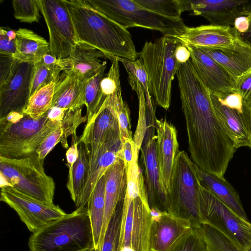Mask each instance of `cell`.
<instances>
[{
  "label": "cell",
  "mask_w": 251,
  "mask_h": 251,
  "mask_svg": "<svg viewBox=\"0 0 251 251\" xmlns=\"http://www.w3.org/2000/svg\"><path fill=\"white\" fill-rule=\"evenodd\" d=\"M176 76L191 160L203 171L224 177L236 149L216 114L210 92L190 60L180 66Z\"/></svg>",
  "instance_id": "1"
},
{
  "label": "cell",
  "mask_w": 251,
  "mask_h": 251,
  "mask_svg": "<svg viewBox=\"0 0 251 251\" xmlns=\"http://www.w3.org/2000/svg\"><path fill=\"white\" fill-rule=\"evenodd\" d=\"M70 14L77 41L114 57L135 61L139 57L127 28L94 8L87 0H64Z\"/></svg>",
  "instance_id": "2"
},
{
  "label": "cell",
  "mask_w": 251,
  "mask_h": 251,
  "mask_svg": "<svg viewBox=\"0 0 251 251\" xmlns=\"http://www.w3.org/2000/svg\"><path fill=\"white\" fill-rule=\"evenodd\" d=\"M29 251H88L94 248L87 207L76 208L32 233Z\"/></svg>",
  "instance_id": "3"
},
{
  "label": "cell",
  "mask_w": 251,
  "mask_h": 251,
  "mask_svg": "<svg viewBox=\"0 0 251 251\" xmlns=\"http://www.w3.org/2000/svg\"><path fill=\"white\" fill-rule=\"evenodd\" d=\"M61 124L50 121L47 112L39 119L24 112H12L0 118V156L17 159L36 153Z\"/></svg>",
  "instance_id": "4"
},
{
  "label": "cell",
  "mask_w": 251,
  "mask_h": 251,
  "mask_svg": "<svg viewBox=\"0 0 251 251\" xmlns=\"http://www.w3.org/2000/svg\"><path fill=\"white\" fill-rule=\"evenodd\" d=\"M179 43L163 35L154 41H146L139 52L147 74L150 93L155 103L165 109L170 107L172 81L181 65L175 56Z\"/></svg>",
  "instance_id": "5"
},
{
  "label": "cell",
  "mask_w": 251,
  "mask_h": 251,
  "mask_svg": "<svg viewBox=\"0 0 251 251\" xmlns=\"http://www.w3.org/2000/svg\"><path fill=\"white\" fill-rule=\"evenodd\" d=\"M195 164L184 151L177 153L167 194L168 213L189 221L198 228L203 221L200 212L201 184Z\"/></svg>",
  "instance_id": "6"
},
{
  "label": "cell",
  "mask_w": 251,
  "mask_h": 251,
  "mask_svg": "<svg viewBox=\"0 0 251 251\" xmlns=\"http://www.w3.org/2000/svg\"><path fill=\"white\" fill-rule=\"evenodd\" d=\"M44 161L37 153L17 159L0 156V177L23 195L53 204L55 184L46 174Z\"/></svg>",
  "instance_id": "7"
},
{
  "label": "cell",
  "mask_w": 251,
  "mask_h": 251,
  "mask_svg": "<svg viewBox=\"0 0 251 251\" xmlns=\"http://www.w3.org/2000/svg\"><path fill=\"white\" fill-rule=\"evenodd\" d=\"M96 10L127 28L139 27L161 32L163 35L180 34L186 25L157 14L134 0H87Z\"/></svg>",
  "instance_id": "8"
},
{
  "label": "cell",
  "mask_w": 251,
  "mask_h": 251,
  "mask_svg": "<svg viewBox=\"0 0 251 251\" xmlns=\"http://www.w3.org/2000/svg\"><path fill=\"white\" fill-rule=\"evenodd\" d=\"M200 212L203 224L216 228L243 251L251 248V222L235 213L201 184Z\"/></svg>",
  "instance_id": "9"
},
{
  "label": "cell",
  "mask_w": 251,
  "mask_h": 251,
  "mask_svg": "<svg viewBox=\"0 0 251 251\" xmlns=\"http://www.w3.org/2000/svg\"><path fill=\"white\" fill-rule=\"evenodd\" d=\"M151 209L140 191L126 186L123 203L119 251H151Z\"/></svg>",
  "instance_id": "10"
},
{
  "label": "cell",
  "mask_w": 251,
  "mask_h": 251,
  "mask_svg": "<svg viewBox=\"0 0 251 251\" xmlns=\"http://www.w3.org/2000/svg\"><path fill=\"white\" fill-rule=\"evenodd\" d=\"M38 3L49 30L50 53L58 59L68 58L77 41L64 0H38Z\"/></svg>",
  "instance_id": "11"
},
{
  "label": "cell",
  "mask_w": 251,
  "mask_h": 251,
  "mask_svg": "<svg viewBox=\"0 0 251 251\" xmlns=\"http://www.w3.org/2000/svg\"><path fill=\"white\" fill-rule=\"evenodd\" d=\"M0 200L16 212L32 233L67 214L58 205L30 198L9 185L0 187Z\"/></svg>",
  "instance_id": "12"
},
{
  "label": "cell",
  "mask_w": 251,
  "mask_h": 251,
  "mask_svg": "<svg viewBox=\"0 0 251 251\" xmlns=\"http://www.w3.org/2000/svg\"><path fill=\"white\" fill-rule=\"evenodd\" d=\"M35 65L15 59L10 75L0 84V118L12 112H24L30 97Z\"/></svg>",
  "instance_id": "13"
},
{
  "label": "cell",
  "mask_w": 251,
  "mask_h": 251,
  "mask_svg": "<svg viewBox=\"0 0 251 251\" xmlns=\"http://www.w3.org/2000/svg\"><path fill=\"white\" fill-rule=\"evenodd\" d=\"M154 129L153 126L148 127L140 148L146 193L150 209L157 208L168 212L167 195L160 180Z\"/></svg>",
  "instance_id": "14"
},
{
  "label": "cell",
  "mask_w": 251,
  "mask_h": 251,
  "mask_svg": "<svg viewBox=\"0 0 251 251\" xmlns=\"http://www.w3.org/2000/svg\"><path fill=\"white\" fill-rule=\"evenodd\" d=\"M184 11L205 18L210 25L233 26L235 19L251 10V1L239 0H182Z\"/></svg>",
  "instance_id": "15"
},
{
  "label": "cell",
  "mask_w": 251,
  "mask_h": 251,
  "mask_svg": "<svg viewBox=\"0 0 251 251\" xmlns=\"http://www.w3.org/2000/svg\"><path fill=\"white\" fill-rule=\"evenodd\" d=\"M187 47L196 74L211 93L225 95L236 91V81L226 69L201 49Z\"/></svg>",
  "instance_id": "16"
},
{
  "label": "cell",
  "mask_w": 251,
  "mask_h": 251,
  "mask_svg": "<svg viewBox=\"0 0 251 251\" xmlns=\"http://www.w3.org/2000/svg\"><path fill=\"white\" fill-rule=\"evenodd\" d=\"M106 97L91 122L85 125L78 143H84L89 148V169L96 161L107 134L119 130L117 115L113 108L112 95Z\"/></svg>",
  "instance_id": "17"
},
{
  "label": "cell",
  "mask_w": 251,
  "mask_h": 251,
  "mask_svg": "<svg viewBox=\"0 0 251 251\" xmlns=\"http://www.w3.org/2000/svg\"><path fill=\"white\" fill-rule=\"evenodd\" d=\"M122 146L119 130L111 131L107 134L96 161L89 169L85 185L75 204L76 208L87 204L93 189L106 170L118 160L123 159Z\"/></svg>",
  "instance_id": "18"
},
{
  "label": "cell",
  "mask_w": 251,
  "mask_h": 251,
  "mask_svg": "<svg viewBox=\"0 0 251 251\" xmlns=\"http://www.w3.org/2000/svg\"><path fill=\"white\" fill-rule=\"evenodd\" d=\"M194 228L189 221L165 212L159 219L151 221V251H171Z\"/></svg>",
  "instance_id": "19"
},
{
  "label": "cell",
  "mask_w": 251,
  "mask_h": 251,
  "mask_svg": "<svg viewBox=\"0 0 251 251\" xmlns=\"http://www.w3.org/2000/svg\"><path fill=\"white\" fill-rule=\"evenodd\" d=\"M171 37L186 46L217 48L232 45L238 38V34L233 26L209 25L186 26L180 34Z\"/></svg>",
  "instance_id": "20"
},
{
  "label": "cell",
  "mask_w": 251,
  "mask_h": 251,
  "mask_svg": "<svg viewBox=\"0 0 251 251\" xmlns=\"http://www.w3.org/2000/svg\"><path fill=\"white\" fill-rule=\"evenodd\" d=\"M210 95L216 114L235 149L251 148L250 108L245 104L241 108L229 107L222 104L214 94L210 92Z\"/></svg>",
  "instance_id": "21"
},
{
  "label": "cell",
  "mask_w": 251,
  "mask_h": 251,
  "mask_svg": "<svg viewBox=\"0 0 251 251\" xmlns=\"http://www.w3.org/2000/svg\"><path fill=\"white\" fill-rule=\"evenodd\" d=\"M156 154L160 180L167 195L176 156L178 143L175 127L165 119L156 120Z\"/></svg>",
  "instance_id": "22"
},
{
  "label": "cell",
  "mask_w": 251,
  "mask_h": 251,
  "mask_svg": "<svg viewBox=\"0 0 251 251\" xmlns=\"http://www.w3.org/2000/svg\"><path fill=\"white\" fill-rule=\"evenodd\" d=\"M199 49L226 69L235 81L251 71V45L239 35L235 42L228 47Z\"/></svg>",
  "instance_id": "23"
},
{
  "label": "cell",
  "mask_w": 251,
  "mask_h": 251,
  "mask_svg": "<svg viewBox=\"0 0 251 251\" xmlns=\"http://www.w3.org/2000/svg\"><path fill=\"white\" fill-rule=\"evenodd\" d=\"M105 205L99 251L101 246L109 222L120 201L124 199L127 184V171L120 159L105 172Z\"/></svg>",
  "instance_id": "24"
},
{
  "label": "cell",
  "mask_w": 251,
  "mask_h": 251,
  "mask_svg": "<svg viewBox=\"0 0 251 251\" xmlns=\"http://www.w3.org/2000/svg\"><path fill=\"white\" fill-rule=\"evenodd\" d=\"M85 82L71 70L64 71L56 81L51 107L66 110L82 107Z\"/></svg>",
  "instance_id": "25"
},
{
  "label": "cell",
  "mask_w": 251,
  "mask_h": 251,
  "mask_svg": "<svg viewBox=\"0 0 251 251\" xmlns=\"http://www.w3.org/2000/svg\"><path fill=\"white\" fill-rule=\"evenodd\" d=\"M100 58H107L100 50L78 41L68 57L71 62L70 70L86 81L95 75L107 64L105 61H101Z\"/></svg>",
  "instance_id": "26"
},
{
  "label": "cell",
  "mask_w": 251,
  "mask_h": 251,
  "mask_svg": "<svg viewBox=\"0 0 251 251\" xmlns=\"http://www.w3.org/2000/svg\"><path fill=\"white\" fill-rule=\"evenodd\" d=\"M201 184L211 192L235 213L248 219L239 196L224 177L208 173L195 165Z\"/></svg>",
  "instance_id": "27"
},
{
  "label": "cell",
  "mask_w": 251,
  "mask_h": 251,
  "mask_svg": "<svg viewBox=\"0 0 251 251\" xmlns=\"http://www.w3.org/2000/svg\"><path fill=\"white\" fill-rule=\"evenodd\" d=\"M16 31L17 51L14 58L22 62H36L50 51V44L32 30L19 28Z\"/></svg>",
  "instance_id": "28"
},
{
  "label": "cell",
  "mask_w": 251,
  "mask_h": 251,
  "mask_svg": "<svg viewBox=\"0 0 251 251\" xmlns=\"http://www.w3.org/2000/svg\"><path fill=\"white\" fill-rule=\"evenodd\" d=\"M79 145L78 157L72 170L69 172L66 184L75 204L77 202L85 185L89 171V148L83 142H80Z\"/></svg>",
  "instance_id": "29"
},
{
  "label": "cell",
  "mask_w": 251,
  "mask_h": 251,
  "mask_svg": "<svg viewBox=\"0 0 251 251\" xmlns=\"http://www.w3.org/2000/svg\"><path fill=\"white\" fill-rule=\"evenodd\" d=\"M105 205V176L103 175L95 186L87 203L93 233L95 251L99 248L104 217Z\"/></svg>",
  "instance_id": "30"
},
{
  "label": "cell",
  "mask_w": 251,
  "mask_h": 251,
  "mask_svg": "<svg viewBox=\"0 0 251 251\" xmlns=\"http://www.w3.org/2000/svg\"><path fill=\"white\" fill-rule=\"evenodd\" d=\"M105 64L94 76L85 81V87L82 95L84 105L87 108L86 116L88 125L100 108L105 97L101 90L100 82L104 76Z\"/></svg>",
  "instance_id": "31"
},
{
  "label": "cell",
  "mask_w": 251,
  "mask_h": 251,
  "mask_svg": "<svg viewBox=\"0 0 251 251\" xmlns=\"http://www.w3.org/2000/svg\"><path fill=\"white\" fill-rule=\"evenodd\" d=\"M56 82L41 88L29 99L24 113L33 119L42 117L51 108Z\"/></svg>",
  "instance_id": "32"
},
{
  "label": "cell",
  "mask_w": 251,
  "mask_h": 251,
  "mask_svg": "<svg viewBox=\"0 0 251 251\" xmlns=\"http://www.w3.org/2000/svg\"><path fill=\"white\" fill-rule=\"evenodd\" d=\"M128 81L131 89L135 91L139 100V119L138 125L133 141L135 147L140 150V148L146 134L147 127V104L145 91L139 81L131 75L128 74Z\"/></svg>",
  "instance_id": "33"
},
{
  "label": "cell",
  "mask_w": 251,
  "mask_h": 251,
  "mask_svg": "<svg viewBox=\"0 0 251 251\" xmlns=\"http://www.w3.org/2000/svg\"><path fill=\"white\" fill-rule=\"evenodd\" d=\"M124 201V199L117 206L109 222L101 247L98 251H119ZM88 251H96L92 248Z\"/></svg>",
  "instance_id": "34"
},
{
  "label": "cell",
  "mask_w": 251,
  "mask_h": 251,
  "mask_svg": "<svg viewBox=\"0 0 251 251\" xmlns=\"http://www.w3.org/2000/svg\"><path fill=\"white\" fill-rule=\"evenodd\" d=\"M204 240L207 251H243L219 231L207 224L197 228Z\"/></svg>",
  "instance_id": "35"
},
{
  "label": "cell",
  "mask_w": 251,
  "mask_h": 251,
  "mask_svg": "<svg viewBox=\"0 0 251 251\" xmlns=\"http://www.w3.org/2000/svg\"><path fill=\"white\" fill-rule=\"evenodd\" d=\"M112 100L117 115L120 138L123 144L126 140H132L133 138L131 130L130 110L127 104L123 99L121 85L118 86L112 95Z\"/></svg>",
  "instance_id": "36"
},
{
  "label": "cell",
  "mask_w": 251,
  "mask_h": 251,
  "mask_svg": "<svg viewBox=\"0 0 251 251\" xmlns=\"http://www.w3.org/2000/svg\"><path fill=\"white\" fill-rule=\"evenodd\" d=\"M147 9L164 17L182 21L183 12L181 0H134Z\"/></svg>",
  "instance_id": "37"
},
{
  "label": "cell",
  "mask_w": 251,
  "mask_h": 251,
  "mask_svg": "<svg viewBox=\"0 0 251 251\" xmlns=\"http://www.w3.org/2000/svg\"><path fill=\"white\" fill-rule=\"evenodd\" d=\"M61 71L64 70L60 66L46 65L42 59L35 62L29 98L41 88L56 82Z\"/></svg>",
  "instance_id": "38"
},
{
  "label": "cell",
  "mask_w": 251,
  "mask_h": 251,
  "mask_svg": "<svg viewBox=\"0 0 251 251\" xmlns=\"http://www.w3.org/2000/svg\"><path fill=\"white\" fill-rule=\"evenodd\" d=\"M14 17L21 22H38L40 17L38 0H14L12 1Z\"/></svg>",
  "instance_id": "39"
},
{
  "label": "cell",
  "mask_w": 251,
  "mask_h": 251,
  "mask_svg": "<svg viewBox=\"0 0 251 251\" xmlns=\"http://www.w3.org/2000/svg\"><path fill=\"white\" fill-rule=\"evenodd\" d=\"M82 107L69 109L66 112L61 124L63 130V136L61 144L65 149H68V138L76 134V130L82 123L87 122V117L82 116Z\"/></svg>",
  "instance_id": "40"
},
{
  "label": "cell",
  "mask_w": 251,
  "mask_h": 251,
  "mask_svg": "<svg viewBox=\"0 0 251 251\" xmlns=\"http://www.w3.org/2000/svg\"><path fill=\"white\" fill-rule=\"evenodd\" d=\"M118 60L124 66L127 73L136 78L142 85L145 91L147 105L150 108L153 109V99L149 90L148 75L141 59L139 58L135 61L124 59Z\"/></svg>",
  "instance_id": "41"
},
{
  "label": "cell",
  "mask_w": 251,
  "mask_h": 251,
  "mask_svg": "<svg viewBox=\"0 0 251 251\" xmlns=\"http://www.w3.org/2000/svg\"><path fill=\"white\" fill-rule=\"evenodd\" d=\"M171 251H207L204 240L196 228Z\"/></svg>",
  "instance_id": "42"
},
{
  "label": "cell",
  "mask_w": 251,
  "mask_h": 251,
  "mask_svg": "<svg viewBox=\"0 0 251 251\" xmlns=\"http://www.w3.org/2000/svg\"><path fill=\"white\" fill-rule=\"evenodd\" d=\"M16 31L7 27H0V54L14 57L17 51Z\"/></svg>",
  "instance_id": "43"
},
{
  "label": "cell",
  "mask_w": 251,
  "mask_h": 251,
  "mask_svg": "<svg viewBox=\"0 0 251 251\" xmlns=\"http://www.w3.org/2000/svg\"><path fill=\"white\" fill-rule=\"evenodd\" d=\"M63 136V130L61 125L43 142L37 150L36 153L39 158L44 160L46 156L59 142L61 143Z\"/></svg>",
  "instance_id": "44"
},
{
  "label": "cell",
  "mask_w": 251,
  "mask_h": 251,
  "mask_svg": "<svg viewBox=\"0 0 251 251\" xmlns=\"http://www.w3.org/2000/svg\"><path fill=\"white\" fill-rule=\"evenodd\" d=\"M236 91L241 96L244 103L251 106V71L245 74L236 81Z\"/></svg>",
  "instance_id": "45"
},
{
  "label": "cell",
  "mask_w": 251,
  "mask_h": 251,
  "mask_svg": "<svg viewBox=\"0 0 251 251\" xmlns=\"http://www.w3.org/2000/svg\"><path fill=\"white\" fill-rule=\"evenodd\" d=\"M139 151L135 148L133 140H127L123 143V159L126 169L132 163L135 156L139 154Z\"/></svg>",
  "instance_id": "46"
},
{
  "label": "cell",
  "mask_w": 251,
  "mask_h": 251,
  "mask_svg": "<svg viewBox=\"0 0 251 251\" xmlns=\"http://www.w3.org/2000/svg\"><path fill=\"white\" fill-rule=\"evenodd\" d=\"M78 139L79 137L76 136V134H73L72 136L71 146L67 150L66 152L67 160V164L66 165L69 169V172L72 170L74 164L78 157Z\"/></svg>",
  "instance_id": "47"
},
{
  "label": "cell",
  "mask_w": 251,
  "mask_h": 251,
  "mask_svg": "<svg viewBox=\"0 0 251 251\" xmlns=\"http://www.w3.org/2000/svg\"><path fill=\"white\" fill-rule=\"evenodd\" d=\"M15 60L13 57L0 54V84L10 75Z\"/></svg>",
  "instance_id": "48"
},
{
  "label": "cell",
  "mask_w": 251,
  "mask_h": 251,
  "mask_svg": "<svg viewBox=\"0 0 251 251\" xmlns=\"http://www.w3.org/2000/svg\"><path fill=\"white\" fill-rule=\"evenodd\" d=\"M175 56L178 62L181 65L190 59V51L186 46L179 43L175 50Z\"/></svg>",
  "instance_id": "49"
},
{
  "label": "cell",
  "mask_w": 251,
  "mask_h": 251,
  "mask_svg": "<svg viewBox=\"0 0 251 251\" xmlns=\"http://www.w3.org/2000/svg\"><path fill=\"white\" fill-rule=\"evenodd\" d=\"M67 110L58 107H51L47 112L48 118L51 122L61 124Z\"/></svg>",
  "instance_id": "50"
},
{
  "label": "cell",
  "mask_w": 251,
  "mask_h": 251,
  "mask_svg": "<svg viewBox=\"0 0 251 251\" xmlns=\"http://www.w3.org/2000/svg\"><path fill=\"white\" fill-rule=\"evenodd\" d=\"M249 26V20L246 15H241L237 17L234 22L233 27L238 34L245 33Z\"/></svg>",
  "instance_id": "51"
},
{
  "label": "cell",
  "mask_w": 251,
  "mask_h": 251,
  "mask_svg": "<svg viewBox=\"0 0 251 251\" xmlns=\"http://www.w3.org/2000/svg\"><path fill=\"white\" fill-rule=\"evenodd\" d=\"M246 15L248 17L249 20L248 29L245 33L238 35L242 40L251 45V10Z\"/></svg>",
  "instance_id": "52"
},
{
  "label": "cell",
  "mask_w": 251,
  "mask_h": 251,
  "mask_svg": "<svg viewBox=\"0 0 251 251\" xmlns=\"http://www.w3.org/2000/svg\"><path fill=\"white\" fill-rule=\"evenodd\" d=\"M250 108V127H249V133L250 136V140L251 142V106Z\"/></svg>",
  "instance_id": "53"
},
{
  "label": "cell",
  "mask_w": 251,
  "mask_h": 251,
  "mask_svg": "<svg viewBox=\"0 0 251 251\" xmlns=\"http://www.w3.org/2000/svg\"><path fill=\"white\" fill-rule=\"evenodd\" d=\"M246 251H251V248Z\"/></svg>",
  "instance_id": "54"
}]
</instances>
